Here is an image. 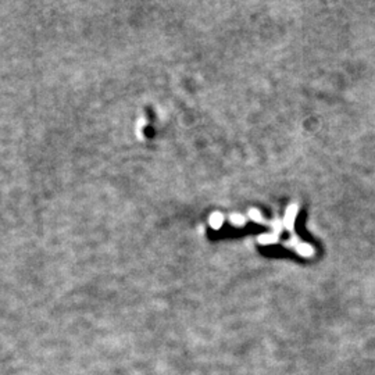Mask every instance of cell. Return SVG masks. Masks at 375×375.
Instances as JSON below:
<instances>
[{"label": "cell", "instance_id": "obj_1", "mask_svg": "<svg viewBox=\"0 0 375 375\" xmlns=\"http://www.w3.org/2000/svg\"><path fill=\"white\" fill-rule=\"evenodd\" d=\"M296 213H297L296 206H291V207L288 208L287 215H285V220H284V223L287 225V228H292V227H293V221H295Z\"/></svg>", "mask_w": 375, "mask_h": 375}, {"label": "cell", "instance_id": "obj_2", "mask_svg": "<svg viewBox=\"0 0 375 375\" xmlns=\"http://www.w3.org/2000/svg\"><path fill=\"white\" fill-rule=\"evenodd\" d=\"M223 224H224V217H223V214L214 213L213 215L210 217V225H211L214 229L221 228V225Z\"/></svg>", "mask_w": 375, "mask_h": 375}, {"label": "cell", "instance_id": "obj_3", "mask_svg": "<svg viewBox=\"0 0 375 375\" xmlns=\"http://www.w3.org/2000/svg\"><path fill=\"white\" fill-rule=\"evenodd\" d=\"M231 223L236 227H243L246 224V218L240 214H234V215H231Z\"/></svg>", "mask_w": 375, "mask_h": 375}, {"label": "cell", "instance_id": "obj_4", "mask_svg": "<svg viewBox=\"0 0 375 375\" xmlns=\"http://www.w3.org/2000/svg\"><path fill=\"white\" fill-rule=\"evenodd\" d=\"M297 252H299L302 256H304V257H308V256L312 255V252H314V250H312L311 246L307 245V243H303V245H299Z\"/></svg>", "mask_w": 375, "mask_h": 375}, {"label": "cell", "instance_id": "obj_5", "mask_svg": "<svg viewBox=\"0 0 375 375\" xmlns=\"http://www.w3.org/2000/svg\"><path fill=\"white\" fill-rule=\"evenodd\" d=\"M276 239V235H266V236H261L260 238V242L261 243H271V242H274Z\"/></svg>", "mask_w": 375, "mask_h": 375}, {"label": "cell", "instance_id": "obj_6", "mask_svg": "<svg viewBox=\"0 0 375 375\" xmlns=\"http://www.w3.org/2000/svg\"><path fill=\"white\" fill-rule=\"evenodd\" d=\"M250 217L255 220V221H256V220H257V221H260V220H261L260 213H259L257 210H250Z\"/></svg>", "mask_w": 375, "mask_h": 375}]
</instances>
